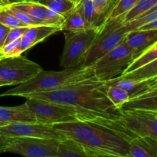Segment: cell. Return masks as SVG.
I'll return each instance as SVG.
<instances>
[{"label":"cell","mask_w":157,"mask_h":157,"mask_svg":"<svg viewBox=\"0 0 157 157\" xmlns=\"http://www.w3.org/2000/svg\"><path fill=\"white\" fill-rule=\"evenodd\" d=\"M0 23L10 28V29L19 27H29L27 25H25L22 21H20L19 19H18L15 15H13L12 13L8 12L6 9H5L3 6H0Z\"/></svg>","instance_id":"28"},{"label":"cell","mask_w":157,"mask_h":157,"mask_svg":"<svg viewBox=\"0 0 157 157\" xmlns=\"http://www.w3.org/2000/svg\"><path fill=\"white\" fill-rule=\"evenodd\" d=\"M59 140L35 137H6L0 153H12L25 157H55Z\"/></svg>","instance_id":"8"},{"label":"cell","mask_w":157,"mask_h":157,"mask_svg":"<svg viewBox=\"0 0 157 157\" xmlns=\"http://www.w3.org/2000/svg\"><path fill=\"white\" fill-rule=\"evenodd\" d=\"M145 110L157 112V87L141 96L129 100L121 108V110Z\"/></svg>","instance_id":"19"},{"label":"cell","mask_w":157,"mask_h":157,"mask_svg":"<svg viewBox=\"0 0 157 157\" xmlns=\"http://www.w3.org/2000/svg\"><path fill=\"white\" fill-rule=\"evenodd\" d=\"M61 31V27L55 25L30 26L21 38L18 52L20 55L35 44L44 41L48 37Z\"/></svg>","instance_id":"15"},{"label":"cell","mask_w":157,"mask_h":157,"mask_svg":"<svg viewBox=\"0 0 157 157\" xmlns=\"http://www.w3.org/2000/svg\"><path fill=\"white\" fill-rule=\"evenodd\" d=\"M107 85L116 86L128 93L130 100L141 96L157 87V77L142 81L125 78L122 76L106 81Z\"/></svg>","instance_id":"14"},{"label":"cell","mask_w":157,"mask_h":157,"mask_svg":"<svg viewBox=\"0 0 157 157\" xmlns=\"http://www.w3.org/2000/svg\"><path fill=\"white\" fill-rule=\"evenodd\" d=\"M0 119L8 123H37L27 103L15 107H0Z\"/></svg>","instance_id":"16"},{"label":"cell","mask_w":157,"mask_h":157,"mask_svg":"<svg viewBox=\"0 0 157 157\" xmlns=\"http://www.w3.org/2000/svg\"><path fill=\"white\" fill-rule=\"evenodd\" d=\"M134 60L133 50L124 38L117 47L103 55L92 65L95 78L106 81L121 76Z\"/></svg>","instance_id":"6"},{"label":"cell","mask_w":157,"mask_h":157,"mask_svg":"<svg viewBox=\"0 0 157 157\" xmlns=\"http://www.w3.org/2000/svg\"><path fill=\"white\" fill-rule=\"evenodd\" d=\"M79 1H81V0H74V2H75L76 3V4H77V3H78Z\"/></svg>","instance_id":"42"},{"label":"cell","mask_w":157,"mask_h":157,"mask_svg":"<svg viewBox=\"0 0 157 157\" xmlns=\"http://www.w3.org/2000/svg\"><path fill=\"white\" fill-rule=\"evenodd\" d=\"M100 12L108 17L110 10L117 0H92Z\"/></svg>","instance_id":"32"},{"label":"cell","mask_w":157,"mask_h":157,"mask_svg":"<svg viewBox=\"0 0 157 157\" xmlns=\"http://www.w3.org/2000/svg\"><path fill=\"white\" fill-rule=\"evenodd\" d=\"M107 96L111 104L118 110H121L123 106L130 100L128 93L124 89L116 86L107 85Z\"/></svg>","instance_id":"25"},{"label":"cell","mask_w":157,"mask_h":157,"mask_svg":"<svg viewBox=\"0 0 157 157\" xmlns=\"http://www.w3.org/2000/svg\"><path fill=\"white\" fill-rule=\"evenodd\" d=\"M72 1H74V0H72Z\"/></svg>","instance_id":"45"},{"label":"cell","mask_w":157,"mask_h":157,"mask_svg":"<svg viewBox=\"0 0 157 157\" xmlns=\"http://www.w3.org/2000/svg\"><path fill=\"white\" fill-rule=\"evenodd\" d=\"M39 0H9V4L21 2H38Z\"/></svg>","instance_id":"36"},{"label":"cell","mask_w":157,"mask_h":157,"mask_svg":"<svg viewBox=\"0 0 157 157\" xmlns=\"http://www.w3.org/2000/svg\"><path fill=\"white\" fill-rule=\"evenodd\" d=\"M9 124V123H8V122H6V121H2V120L0 119V127H3V126L8 125Z\"/></svg>","instance_id":"38"},{"label":"cell","mask_w":157,"mask_h":157,"mask_svg":"<svg viewBox=\"0 0 157 157\" xmlns=\"http://www.w3.org/2000/svg\"><path fill=\"white\" fill-rule=\"evenodd\" d=\"M140 0H117L109 13L107 20H111L130 12Z\"/></svg>","instance_id":"27"},{"label":"cell","mask_w":157,"mask_h":157,"mask_svg":"<svg viewBox=\"0 0 157 157\" xmlns=\"http://www.w3.org/2000/svg\"><path fill=\"white\" fill-rule=\"evenodd\" d=\"M3 7H4V9H6L8 12L12 13L13 15H15L18 19H19L20 21H22L23 23L27 25L28 26L38 25H37V23L35 22V21H33V20L30 18V16H29L28 14L22 12V11L19 10V9H16V8L12 6L11 4L5 5V6H3Z\"/></svg>","instance_id":"29"},{"label":"cell","mask_w":157,"mask_h":157,"mask_svg":"<svg viewBox=\"0 0 157 157\" xmlns=\"http://www.w3.org/2000/svg\"><path fill=\"white\" fill-rule=\"evenodd\" d=\"M12 6L25 12L38 25H55L61 27L64 17L55 13L39 2L12 3Z\"/></svg>","instance_id":"12"},{"label":"cell","mask_w":157,"mask_h":157,"mask_svg":"<svg viewBox=\"0 0 157 157\" xmlns=\"http://www.w3.org/2000/svg\"><path fill=\"white\" fill-rule=\"evenodd\" d=\"M75 8L92 28H100L107 21V15L99 12L92 0H81Z\"/></svg>","instance_id":"18"},{"label":"cell","mask_w":157,"mask_h":157,"mask_svg":"<svg viewBox=\"0 0 157 157\" xmlns=\"http://www.w3.org/2000/svg\"><path fill=\"white\" fill-rule=\"evenodd\" d=\"M42 70L39 64L21 55L5 58L0 61V82L4 86L19 85Z\"/></svg>","instance_id":"10"},{"label":"cell","mask_w":157,"mask_h":157,"mask_svg":"<svg viewBox=\"0 0 157 157\" xmlns=\"http://www.w3.org/2000/svg\"><path fill=\"white\" fill-rule=\"evenodd\" d=\"M92 66L66 68L60 71H41L29 81L0 94L1 97H22L33 93L48 92L82 81L94 79Z\"/></svg>","instance_id":"3"},{"label":"cell","mask_w":157,"mask_h":157,"mask_svg":"<svg viewBox=\"0 0 157 157\" xmlns=\"http://www.w3.org/2000/svg\"><path fill=\"white\" fill-rule=\"evenodd\" d=\"M67 138L81 144L91 156H119L127 157L130 140L133 134L113 122L98 118L92 121L53 124Z\"/></svg>","instance_id":"1"},{"label":"cell","mask_w":157,"mask_h":157,"mask_svg":"<svg viewBox=\"0 0 157 157\" xmlns=\"http://www.w3.org/2000/svg\"><path fill=\"white\" fill-rule=\"evenodd\" d=\"M6 140V136H2V135H0V149L2 148L3 145L5 144Z\"/></svg>","instance_id":"37"},{"label":"cell","mask_w":157,"mask_h":157,"mask_svg":"<svg viewBox=\"0 0 157 157\" xmlns=\"http://www.w3.org/2000/svg\"><path fill=\"white\" fill-rule=\"evenodd\" d=\"M38 2L64 17L76 6V3L72 0H39Z\"/></svg>","instance_id":"24"},{"label":"cell","mask_w":157,"mask_h":157,"mask_svg":"<svg viewBox=\"0 0 157 157\" xmlns=\"http://www.w3.org/2000/svg\"><path fill=\"white\" fill-rule=\"evenodd\" d=\"M25 102L34 113L38 124L53 125L61 123L104 118L93 112L81 110L67 104L35 98H26Z\"/></svg>","instance_id":"4"},{"label":"cell","mask_w":157,"mask_h":157,"mask_svg":"<svg viewBox=\"0 0 157 157\" xmlns=\"http://www.w3.org/2000/svg\"><path fill=\"white\" fill-rule=\"evenodd\" d=\"M113 123L137 136H148L157 140V112L145 110H121Z\"/></svg>","instance_id":"9"},{"label":"cell","mask_w":157,"mask_h":157,"mask_svg":"<svg viewBox=\"0 0 157 157\" xmlns=\"http://www.w3.org/2000/svg\"><path fill=\"white\" fill-rule=\"evenodd\" d=\"M156 4L157 0H140L130 12L124 15V24L143 16Z\"/></svg>","instance_id":"23"},{"label":"cell","mask_w":157,"mask_h":157,"mask_svg":"<svg viewBox=\"0 0 157 157\" xmlns=\"http://www.w3.org/2000/svg\"><path fill=\"white\" fill-rule=\"evenodd\" d=\"M55 157H91L85 149L76 141L69 138L59 141Z\"/></svg>","instance_id":"21"},{"label":"cell","mask_w":157,"mask_h":157,"mask_svg":"<svg viewBox=\"0 0 157 157\" xmlns=\"http://www.w3.org/2000/svg\"><path fill=\"white\" fill-rule=\"evenodd\" d=\"M21 38H18V39L3 46V48H2V52L4 58L20 56L18 48H19L20 42H21Z\"/></svg>","instance_id":"31"},{"label":"cell","mask_w":157,"mask_h":157,"mask_svg":"<svg viewBox=\"0 0 157 157\" xmlns=\"http://www.w3.org/2000/svg\"><path fill=\"white\" fill-rule=\"evenodd\" d=\"M10 30V28L7 27V26L0 23V48H2L3 46H4L5 41H6V38H7V36Z\"/></svg>","instance_id":"34"},{"label":"cell","mask_w":157,"mask_h":157,"mask_svg":"<svg viewBox=\"0 0 157 157\" xmlns=\"http://www.w3.org/2000/svg\"><path fill=\"white\" fill-rule=\"evenodd\" d=\"M140 29H157V19L139 28Z\"/></svg>","instance_id":"35"},{"label":"cell","mask_w":157,"mask_h":157,"mask_svg":"<svg viewBox=\"0 0 157 157\" xmlns=\"http://www.w3.org/2000/svg\"><path fill=\"white\" fill-rule=\"evenodd\" d=\"M127 157H157V140L148 136H135L130 141Z\"/></svg>","instance_id":"17"},{"label":"cell","mask_w":157,"mask_h":157,"mask_svg":"<svg viewBox=\"0 0 157 157\" xmlns=\"http://www.w3.org/2000/svg\"><path fill=\"white\" fill-rule=\"evenodd\" d=\"M106 81L97 78L82 81L63 88L48 92L33 93L25 98H35L74 106L99 114L106 119L116 120L121 115L107 96Z\"/></svg>","instance_id":"2"},{"label":"cell","mask_w":157,"mask_h":157,"mask_svg":"<svg viewBox=\"0 0 157 157\" xmlns=\"http://www.w3.org/2000/svg\"><path fill=\"white\" fill-rule=\"evenodd\" d=\"M8 2H9V0H8Z\"/></svg>","instance_id":"44"},{"label":"cell","mask_w":157,"mask_h":157,"mask_svg":"<svg viewBox=\"0 0 157 157\" xmlns=\"http://www.w3.org/2000/svg\"><path fill=\"white\" fill-rule=\"evenodd\" d=\"M91 28V26L86 21L80 12L77 10L76 8H75L64 16V21L61 25V32L64 33L75 32Z\"/></svg>","instance_id":"20"},{"label":"cell","mask_w":157,"mask_h":157,"mask_svg":"<svg viewBox=\"0 0 157 157\" xmlns=\"http://www.w3.org/2000/svg\"><path fill=\"white\" fill-rule=\"evenodd\" d=\"M156 58H157V42L155 43L150 48L147 49L145 52H144L136 59H135L132 62V64L127 67V69L124 72V75L129 73V72L133 71L136 70V69L148 64V63L153 61Z\"/></svg>","instance_id":"26"},{"label":"cell","mask_w":157,"mask_h":157,"mask_svg":"<svg viewBox=\"0 0 157 157\" xmlns=\"http://www.w3.org/2000/svg\"><path fill=\"white\" fill-rule=\"evenodd\" d=\"M9 4V2L8 0H0V6H5V5Z\"/></svg>","instance_id":"39"},{"label":"cell","mask_w":157,"mask_h":157,"mask_svg":"<svg viewBox=\"0 0 157 157\" xmlns=\"http://www.w3.org/2000/svg\"><path fill=\"white\" fill-rule=\"evenodd\" d=\"M157 19V10L153 11V12H150V13L147 14L145 15L139 17L136 19L133 20V21H130V22L127 23L128 27L130 28V31L134 30V29H139L141 26L144 25L146 24L151 22V21H155Z\"/></svg>","instance_id":"30"},{"label":"cell","mask_w":157,"mask_h":157,"mask_svg":"<svg viewBox=\"0 0 157 157\" xmlns=\"http://www.w3.org/2000/svg\"><path fill=\"white\" fill-rule=\"evenodd\" d=\"M124 15L107 20L98 29V32L90 45L83 65L90 67L100 58L118 45L130 29L124 24Z\"/></svg>","instance_id":"5"},{"label":"cell","mask_w":157,"mask_h":157,"mask_svg":"<svg viewBox=\"0 0 157 157\" xmlns=\"http://www.w3.org/2000/svg\"><path fill=\"white\" fill-rule=\"evenodd\" d=\"M29 27L30 26H29V27H19L11 29L10 32H9V35L7 36V38H6V41H5L4 46L12 42V41H15V40L18 39V38H21L24 35V34L25 33L26 31L29 29Z\"/></svg>","instance_id":"33"},{"label":"cell","mask_w":157,"mask_h":157,"mask_svg":"<svg viewBox=\"0 0 157 157\" xmlns=\"http://www.w3.org/2000/svg\"><path fill=\"white\" fill-rule=\"evenodd\" d=\"M99 28H91L75 32H67L61 58L62 68L82 67L90 45L98 32Z\"/></svg>","instance_id":"7"},{"label":"cell","mask_w":157,"mask_h":157,"mask_svg":"<svg viewBox=\"0 0 157 157\" xmlns=\"http://www.w3.org/2000/svg\"><path fill=\"white\" fill-rule=\"evenodd\" d=\"M93 157H124V156H107V155H104V156H95Z\"/></svg>","instance_id":"40"},{"label":"cell","mask_w":157,"mask_h":157,"mask_svg":"<svg viewBox=\"0 0 157 157\" xmlns=\"http://www.w3.org/2000/svg\"><path fill=\"white\" fill-rule=\"evenodd\" d=\"M0 135L6 137H35L59 141L67 138L52 125L38 123H10L0 127Z\"/></svg>","instance_id":"11"},{"label":"cell","mask_w":157,"mask_h":157,"mask_svg":"<svg viewBox=\"0 0 157 157\" xmlns=\"http://www.w3.org/2000/svg\"><path fill=\"white\" fill-rule=\"evenodd\" d=\"M121 76L125 78L136 80V81L156 78L157 77V58L133 71L129 72Z\"/></svg>","instance_id":"22"},{"label":"cell","mask_w":157,"mask_h":157,"mask_svg":"<svg viewBox=\"0 0 157 157\" xmlns=\"http://www.w3.org/2000/svg\"><path fill=\"white\" fill-rule=\"evenodd\" d=\"M3 86H4V85H3V84H2L1 82H0V87H3Z\"/></svg>","instance_id":"43"},{"label":"cell","mask_w":157,"mask_h":157,"mask_svg":"<svg viewBox=\"0 0 157 157\" xmlns=\"http://www.w3.org/2000/svg\"><path fill=\"white\" fill-rule=\"evenodd\" d=\"M4 58V56H3V54H2V48H0V61H1L2 59H3Z\"/></svg>","instance_id":"41"},{"label":"cell","mask_w":157,"mask_h":157,"mask_svg":"<svg viewBox=\"0 0 157 157\" xmlns=\"http://www.w3.org/2000/svg\"><path fill=\"white\" fill-rule=\"evenodd\" d=\"M126 42L131 48L135 59L157 42V29H136L127 32Z\"/></svg>","instance_id":"13"}]
</instances>
